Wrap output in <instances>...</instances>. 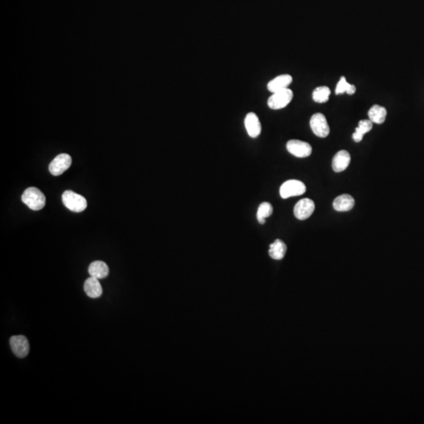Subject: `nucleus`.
Segmentation results:
<instances>
[{
    "mask_svg": "<svg viewBox=\"0 0 424 424\" xmlns=\"http://www.w3.org/2000/svg\"><path fill=\"white\" fill-rule=\"evenodd\" d=\"M22 200L29 208L33 210H40L46 204V197L39 188L29 187L22 194Z\"/></svg>",
    "mask_w": 424,
    "mask_h": 424,
    "instance_id": "nucleus-1",
    "label": "nucleus"
},
{
    "mask_svg": "<svg viewBox=\"0 0 424 424\" xmlns=\"http://www.w3.org/2000/svg\"><path fill=\"white\" fill-rule=\"evenodd\" d=\"M64 205L72 211L81 212L87 208V199L80 194L67 190L62 194Z\"/></svg>",
    "mask_w": 424,
    "mask_h": 424,
    "instance_id": "nucleus-2",
    "label": "nucleus"
},
{
    "mask_svg": "<svg viewBox=\"0 0 424 424\" xmlns=\"http://www.w3.org/2000/svg\"><path fill=\"white\" fill-rule=\"evenodd\" d=\"M293 98V92L292 90L284 89L281 91L273 93L272 95L268 99V106L271 109L278 110L284 109L288 104L290 103Z\"/></svg>",
    "mask_w": 424,
    "mask_h": 424,
    "instance_id": "nucleus-3",
    "label": "nucleus"
},
{
    "mask_svg": "<svg viewBox=\"0 0 424 424\" xmlns=\"http://www.w3.org/2000/svg\"><path fill=\"white\" fill-rule=\"evenodd\" d=\"M306 191V185L301 181L288 180L280 188V195L283 199H287L292 196H301Z\"/></svg>",
    "mask_w": 424,
    "mask_h": 424,
    "instance_id": "nucleus-4",
    "label": "nucleus"
},
{
    "mask_svg": "<svg viewBox=\"0 0 424 424\" xmlns=\"http://www.w3.org/2000/svg\"><path fill=\"white\" fill-rule=\"evenodd\" d=\"M310 128L315 135L320 138H326L330 133L329 126L326 117L322 113H315L310 118Z\"/></svg>",
    "mask_w": 424,
    "mask_h": 424,
    "instance_id": "nucleus-5",
    "label": "nucleus"
},
{
    "mask_svg": "<svg viewBox=\"0 0 424 424\" xmlns=\"http://www.w3.org/2000/svg\"><path fill=\"white\" fill-rule=\"evenodd\" d=\"M71 164H72V158L69 154L62 153V154L58 155L50 163V172L53 175H61L70 167Z\"/></svg>",
    "mask_w": 424,
    "mask_h": 424,
    "instance_id": "nucleus-6",
    "label": "nucleus"
},
{
    "mask_svg": "<svg viewBox=\"0 0 424 424\" xmlns=\"http://www.w3.org/2000/svg\"><path fill=\"white\" fill-rule=\"evenodd\" d=\"M287 149L291 154L299 158L308 157L312 153L311 145L299 140H290L288 141Z\"/></svg>",
    "mask_w": 424,
    "mask_h": 424,
    "instance_id": "nucleus-7",
    "label": "nucleus"
},
{
    "mask_svg": "<svg viewBox=\"0 0 424 424\" xmlns=\"http://www.w3.org/2000/svg\"><path fill=\"white\" fill-rule=\"evenodd\" d=\"M314 202L309 198H304L296 203L294 207V215L298 220H307L314 213Z\"/></svg>",
    "mask_w": 424,
    "mask_h": 424,
    "instance_id": "nucleus-8",
    "label": "nucleus"
},
{
    "mask_svg": "<svg viewBox=\"0 0 424 424\" xmlns=\"http://www.w3.org/2000/svg\"><path fill=\"white\" fill-rule=\"evenodd\" d=\"M11 349L17 357L23 358L29 354V343L24 335H14L10 340Z\"/></svg>",
    "mask_w": 424,
    "mask_h": 424,
    "instance_id": "nucleus-9",
    "label": "nucleus"
},
{
    "mask_svg": "<svg viewBox=\"0 0 424 424\" xmlns=\"http://www.w3.org/2000/svg\"><path fill=\"white\" fill-rule=\"evenodd\" d=\"M245 128L251 138H257L261 134L262 126L259 117L255 113L247 114L245 120Z\"/></svg>",
    "mask_w": 424,
    "mask_h": 424,
    "instance_id": "nucleus-10",
    "label": "nucleus"
},
{
    "mask_svg": "<svg viewBox=\"0 0 424 424\" xmlns=\"http://www.w3.org/2000/svg\"><path fill=\"white\" fill-rule=\"evenodd\" d=\"M350 153L346 150H341L335 155L332 160V168L335 172H342L346 170L350 163Z\"/></svg>",
    "mask_w": 424,
    "mask_h": 424,
    "instance_id": "nucleus-11",
    "label": "nucleus"
},
{
    "mask_svg": "<svg viewBox=\"0 0 424 424\" xmlns=\"http://www.w3.org/2000/svg\"><path fill=\"white\" fill-rule=\"evenodd\" d=\"M292 76L288 74L281 75L273 79L267 84V88L270 92L275 93L281 90L287 89L292 84Z\"/></svg>",
    "mask_w": 424,
    "mask_h": 424,
    "instance_id": "nucleus-12",
    "label": "nucleus"
},
{
    "mask_svg": "<svg viewBox=\"0 0 424 424\" xmlns=\"http://www.w3.org/2000/svg\"><path fill=\"white\" fill-rule=\"evenodd\" d=\"M354 199L349 194H343L335 198L333 202V207L337 211H348L354 206Z\"/></svg>",
    "mask_w": 424,
    "mask_h": 424,
    "instance_id": "nucleus-13",
    "label": "nucleus"
},
{
    "mask_svg": "<svg viewBox=\"0 0 424 424\" xmlns=\"http://www.w3.org/2000/svg\"><path fill=\"white\" fill-rule=\"evenodd\" d=\"M84 291L89 297L92 298V299H96V298H99L100 296H102V285L98 281V279L91 277V278L87 279V281L84 283Z\"/></svg>",
    "mask_w": 424,
    "mask_h": 424,
    "instance_id": "nucleus-14",
    "label": "nucleus"
},
{
    "mask_svg": "<svg viewBox=\"0 0 424 424\" xmlns=\"http://www.w3.org/2000/svg\"><path fill=\"white\" fill-rule=\"evenodd\" d=\"M90 275L97 279H103L109 275V269L106 263L102 261H95L90 265Z\"/></svg>",
    "mask_w": 424,
    "mask_h": 424,
    "instance_id": "nucleus-15",
    "label": "nucleus"
},
{
    "mask_svg": "<svg viewBox=\"0 0 424 424\" xmlns=\"http://www.w3.org/2000/svg\"><path fill=\"white\" fill-rule=\"evenodd\" d=\"M287 252V246L284 241L278 239L271 244L269 250V254L270 257L276 260H281L285 257Z\"/></svg>",
    "mask_w": 424,
    "mask_h": 424,
    "instance_id": "nucleus-16",
    "label": "nucleus"
},
{
    "mask_svg": "<svg viewBox=\"0 0 424 424\" xmlns=\"http://www.w3.org/2000/svg\"><path fill=\"white\" fill-rule=\"evenodd\" d=\"M386 114V109L379 105H374L368 113L369 120L377 124H381L385 121Z\"/></svg>",
    "mask_w": 424,
    "mask_h": 424,
    "instance_id": "nucleus-17",
    "label": "nucleus"
},
{
    "mask_svg": "<svg viewBox=\"0 0 424 424\" xmlns=\"http://www.w3.org/2000/svg\"><path fill=\"white\" fill-rule=\"evenodd\" d=\"M372 122L369 120H362L359 122L358 127L353 134V139L355 142H360L364 134L369 132L372 128Z\"/></svg>",
    "mask_w": 424,
    "mask_h": 424,
    "instance_id": "nucleus-18",
    "label": "nucleus"
},
{
    "mask_svg": "<svg viewBox=\"0 0 424 424\" xmlns=\"http://www.w3.org/2000/svg\"><path fill=\"white\" fill-rule=\"evenodd\" d=\"M273 206L268 202H263L259 205L257 211V220L262 225L265 224L267 218L270 217L273 214Z\"/></svg>",
    "mask_w": 424,
    "mask_h": 424,
    "instance_id": "nucleus-19",
    "label": "nucleus"
},
{
    "mask_svg": "<svg viewBox=\"0 0 424 424\" xmlns=\"http://www.w3.org/2000/svg\"><path fill=\"white\" fill-rule=\"evenodd\" d=\"M331 91L326 86L318 87L313 92V99L317 103H325L329 99Z\"/></svg>",
    "mask_w": 424,
    "mask_h": 424,
    "instance_id": "nucleus-20",
    "label": "nucleus"
},
{
    "mask_svg": "<svg viewBox=\"0 0 424 424\" xmlns=\"http://www.w3.org/2000/svg\"><path fill=\"white\" fill-rule=\"evenodd\" d=\"M346 92L348 94H353L356 92V87L352 84H349L348 82L346 81V78L344 76L341 77L340 80L336 86L335 88V94H342L343 93Z\"/></svg>",
    "mask_w": 424,
    "mask_h": 424,
    "instance_id": "nucleus-21",
    "label": "nucleus"
}]
</instances>
